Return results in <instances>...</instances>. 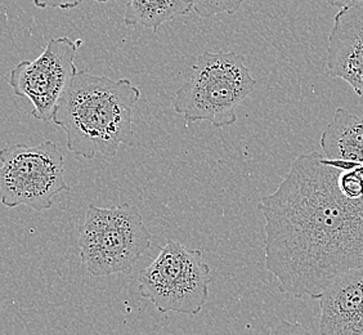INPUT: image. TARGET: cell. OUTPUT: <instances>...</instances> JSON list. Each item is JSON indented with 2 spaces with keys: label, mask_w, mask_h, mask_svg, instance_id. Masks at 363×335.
Wrapping results in <instances>:
<instances>
[{
  "label": "cell",
  "mask_w": 363,
  "mask_h": 335,
  "mask_svg": "<svg viewBox=\"0 0 363 335\" xmlns=\"http://www.w3.org/2000/svg\"><path fill=\"white\" fill-rule=\"evenodd\" d=\"M339 172L322 154L301 155L259 203L264 265L281 293L318 300L337 278L363 267V197L342 195Z\"/></svg>",
  "instance_id": "obj_1"
},
{
  "label": "cell",
  "mask_w": 363,
  "mask_h": 335,
  "mask_svg": "<svg viewBox=\"0 0 363 335\" xmlns=\"http://www.w3.org/2000/svg\"><path fill=\"white\" fill-rule=\"evenodd\" d=\"M140 91L129 79L77 71L52 121L66 133L67 148L86 160L115 158L133 140V109Z\"/></svg>",
  "instance_id": "obj_2"
},
{
  "label": "cell",
  "mask_w": 363,
  "mask_h": 335,
  "mask_svg": "<svg viewBox=\"0 0 363 335\" xmlns=\"http://www.w3.org/2000/svg\"><path fill=\"white\" fill-rule=\"evenodd\" d=\"M257 80L235 52H205L189 67L172 104L187 121H209L216 128L236 123L238 106L252 94Z\"/></svg>",
  "instance_id": "obj_3"
},
{
  "label": "cell",
  "mask_w": 363,
  "mask_h": 335,
  "mask_svg": "<svg viewBox=\"0 0 363 335\" xmlns=\"http://www.w3.org/2000/svg\"><path fill=\"white\" fill-rule=\"evenodd\" d=\"M151 246V232L132 204L111 208L89 204L79 227L80 259L91 276L129 273Z\"/></svg>",
  "instance_id": "obj_4"
},
{
  "label": "cell",
  "mask_w": 363,
  "mask_h": 335,
  "mask_svg": "<svg viewBox=\"0 0 363 335\" xmlns=\"http://www.w3.org/2000/svg\"><path fill=\"white\" fill-rule=\"evenodd\" d=\"M213 280L203 251L169 240L138 278L140 293L161 314H199L209 298Z\"/></svg>",
  "instance_id": "obj_5"
},
{
  "label": "cell",
  "mask_w": 363,
  "mask_h": 335,
  "mask_svg": "<svg viewBox=\"0 0 363 335\" xmlns=\"http://www.w3.org/2000/svg\"><path fill=\"white\" fill-rule=\"evenodd\" d=\"M70 187L65 181V159L55 142L38 146L11 145L0 150V204L26 205L36 212L52 208L53 199Z\"/></svg>",
  "instance_id": "obj_6"
},
{
  "label": "cell",
  "mask_w": 363,
  "mask_h": 335,
  "mask_svg": "<svg viewBox=\"0 0 363 335\" xmlns=\"http://www.w3.org/2000/svg\"><path fill=\"white\" fill-rule=\"evenodd\" d=\"M83 40L52 38L34 61H22L9 72L8 84L18 97L33 104L31 115L50 121L63 93L77 74L75 56Z\"/></svg>",
  "instance_id": "obj_7"
},
{
  "label": "cell",
  "mask_w": 363,
  "mask_h": 335,
  "mask_svg": "<svg viewBox=\"0 0 363 335\" xmlns=\"http://www.w3.org/2000/svg\"><path fill=\"white\" fill-rule=\"evenodd\" d=\"M328 74L363 96V0L340 9L328 35Z\"/></svg>",
  "instance_id": "obj_8"
},
{
  "label": "cell",
  "mask_w": 363,
  "mask_h": 335,
  "mask_svg": "<svg viewBox=\"0 0 363 335\" xmlns=\"http://www.w3.org/2000/svg\"><path fill=\"white\" fill-rule=\"evenodd\" d=\"M318 300L321 335H363V285L359 268L337 278Z\"/></svg>",
  "instance_id": "obj_9"
},
{
  "label": "cell",
  "mask_w": 363,
  "mask_h": 335,
  "mask_svg": "<svg viewBox=\"0 0 363 335\" xmlns=\"http://www.w3.org/2000/svg\"><path fill=\"white\" fill-rule=\"evenodd\" d=\"M321 147L328 160L363 163V115L344 107L336 109L334 118L322 133Z\"/></svg>",
  "instance_id": "obj_10"
},
{
  "label": "cell",
  "mask_w": 363,
  "mask_h": 335,
  "mask_svg": "<svg viewBox=\"0 0 363 335\" xmlns=\"http://www.w3.org/2000/svg\"><path fill=\"white\" fill-rule=\"evenodd\" d=\"M191 11V0H129L124 11V23L150 28L156 34L164 23Z\"/></svg>",
  "instance_id": "obj_11"
},
{
  "label": "cell",
  "mask_w": 363,
  "mask_h": 335,
  "mask_svg": "<svg viewBox=\"0 0 363 335\" xmlns=\"http://www.w3.org/2000/svg\"><path fill=\"white\" fill-rule=\"evenodd\" d=\"M192 11L197 16L209 18L217 14H233L244 4L245 0H191Z\"/></svg>",
  "instance_id": "obj_12"
},
{
  "label": "cell",
  "mask_w": 363,
  "mask_h": 335,
  "mask_svg": "<svg viewBox=\"0 0 363 335\" xmlns=\"http://www.w3.org/2000/svg\"><path fill=\"white\" fill-rule=\"evenodd\" d=\"M273 335H313L299 322H282L276 326Z\"/></svg>",
  "instance_id": "obj_13"
},
{
  "label": "cell",
  "mask_w": 363,
  "mask_h": 335,
  "mask_svg": "<svg viewBox=\"0 0 363 335\" xmlns=\"http://www.w3.org/2000/svg\"><path fill=\"white\" fill-rule=\"evenodd\" d=\"M36 8H58V9H72L83 3V0H33Z\"/></svg>",
  "instance_id": "obj_14"
},
{
  "label": "cell",
  "mask_w": 363,
  "mask_h": 335,
  "mask_svg": "<svg viewBox=\"0 0 363 335\" xmlns=\"http://www.w3.org/2000/svg\"><path fill=\"white\" fill-rule=\"evenodd\" d=\"M326 1H328L330 6H333V7L344 9V8L353 7V6H356V4H358V3L362 1V0H326Z\"/></svg>",
  "instance_id": "obj_15"
},
{
  "label": "cell",
  "mask_w": 363,
  "mask_h": 335,
  "mask_svg": "<svg viewBox=\"0 0 363 335\" xmlns=\"http://www.w3.org/2000/svg\"><path fill=\"white\" fill-rule=\"evenodd\" d=\"M359 273H361V279H362V285H363V267L359 268Z\"/></svg>",
  "instance_id": "obj_16"
},
{
  "label": "cell",
  "mask_w": 363,
  "mask_h": 335,
  "mask_svg": "<svg viewBox=\"0 0 363 335\" xmlns=\"http://www.w3.org/2000/svg\"><path fill=\"white\" fill-rule=\"evenodd\" d=\"M94 1H97V3H107V1H110V0H94Z\"/></svg>",
  "instance_id": "obj_17"
}]
</instances>
